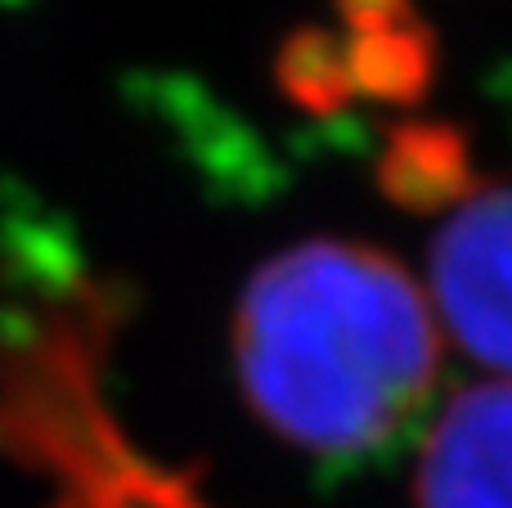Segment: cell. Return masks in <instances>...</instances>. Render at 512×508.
Returning a JSON list of instances; mask_svg holds the SVG:
<instances>
[{
    "mask_svg": "<svg viewBox=\"0 0 512 508\" xmlns=\"http://www.w3.org/2000/svg\"><path fill=\"white\" fill-rule=\"evenodd\" d=\"M432 302L360 243H297L256 270L234 360L256 419L319 459L391 441L436 383Z\"/></svg>",
    "mask_w": 512,
    "mask_h": 508,
    "instance_id": "cell-1",
    "label": "cell"
},
{
    "mask_svg": "<svg viewBox=\"0 0 512 508\" xmlns=\"http://www.w3.org/2000/svg\"><path fill=\"white\" fill-rule=\"evenodd\" d=\"M432 302L472 360L512 378V185L459 203L432 243Z\"/></svg>",
    "mask_w": 512,
    "mask_h": 508,
    "instance_id": "cell-2",
    "label": "cell"
},
{
    "mask_svg": "<svg viewBox=\"0 0 512 508\" xmlns=\"http://www.w3.org/2000/svg\"><path fill=\"white\" fill-rule=\"evenodd\" d=\"M414 508H512V378L459 392L427 428Z\"/></svg>",
    "mask_w": 512,
    "mask_h": 508,
    "instance_id": "cell-3",
    "label": "cell"
}]
</instances>
